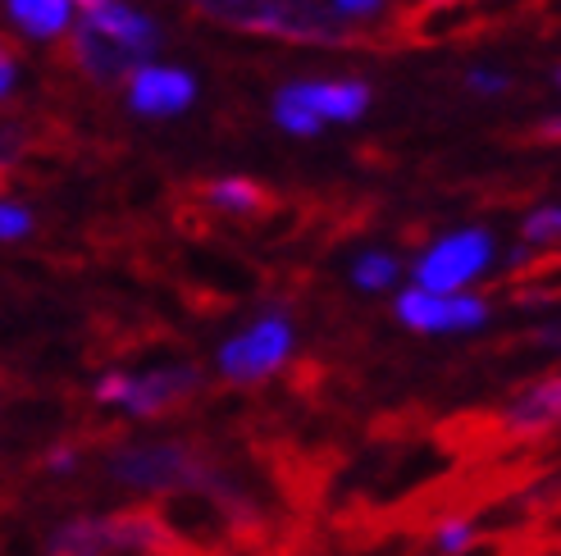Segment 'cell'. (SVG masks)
Segmentation results:
<instances>
[{"mask_svg": "<svg viewBox=\"0 0 561 556\" xmlns=\"http://www.w3.org/2000/svg\"><path fill=\"white\" fill-rule=\"evenodd\" d=\"M187 5L224 27H238V33H274L329 46H379L375 27H352L316 0H187Z\"/></svg>", "mask_w": 561, "mask_h": 556, "instance_id": "1", "label": "cell"}, {"mask_svg": "<svg viewBox=\"0 0 561 556\" xmlns=\"http://www.w3.org/2000/svg\"><path fill=\"white\" fill-rule=\"evenodd\" d=\"M110 475L128 488L147 493H206L215 497L224 484V470L196 442H151V448H128L110 461Z\"/></svg>", "mask_w": 561, "mask_h": 556, "instance_id": "2", "label": "cell"}, {"mask_svg": "<svg viewBox=\"0 0 561 556\" xmlns=\"http://www.w3.org/2000/svg\"><path fill=\"white\" fill-rule=\"evenodd\" d=\"M55 60L69 65V69L82 73V78L101 82V88H119V78H124V73H137V69H142L147 50H137V46H128V42H119V37L101 33V27L82 23L78 33H69V37L60 42Z\"/></svg>", "mask_w": 561, "mask_h": 556, "instance_id": "3", "label": "cell"}, {"mask_svg": "<svg viewBox=\"0 0 561 556\" xmlns=\"http://www.w3.org/2000/svg\"><path fill=\"white\" fill-rule=\"evenodd\" d=\"M288 351H293V328L278 315H270L256 328H247L242 338L224 343L219 370H224V379H233V383H256V379H265V374H274L278 366H284Z\"/></svg>", "mask_w": 561, "mask_h": 556, "instance_id": "4", "label": "cell"}, {"mask_svg": "<svg viewBox=\"0 0 561 556\" xmlns=\"http://www.w3.org/2000/svg\"><path fill=\"white\" fill-rule=\"evenodd\" d=\"M557 410H561V383H557V374L529 379L520 393L497 410V425H502L507 448H535V442H543L557 429Z\"/></svg>", "mask_w": 561, "mask_h": 556, "instance_id": "5", "label": "cell"}, {"mask_svg": "<svg viewBox=\"0 0 561 556\" xmlns=\"http://www.w3.org/2000/svg\"><path fill=\"white\" fill-rule=\"evenodd\" d=\"M489 252H493L489 233H457V238L438 242L434 252L420 260V288L434 292V297L457 292L461 283H470V278L489 265Z\"/></svg>", "mask_w": 561, "mask_h": 556, "instance_id": "6", "label": "cell"}, {"mask_svg": "<svg viewBox=\"0 0 561 556\" xmlns=\"http://www.w3.org/2000/svg\"><path fill=\"white\" fill-rule=\"evenodd\" d=\"M187 201H196L210 219L233 215V219H274L284 201L256 178H215V183H192Z\"/></svg>", "mask_w": 561, "mask_h": 556, "instance_id": "7", "label": "cell"}, {"mask_svg": "<svg viewBox=\"0 0 561 556\" xmlns=\"http://www.w3.org/2000/svg\"><path fill=\"white\" fill-rule=\"evenodd\" d=\"M196 393H202V374L192 366H170V370H151L142 379H128V393H124V406L133 415H170V410H183Z\"/></svg>", "mask_w": 561, "mask_h": 556, "instance_id": "8", "label": "cell"}, {"mask_svg": "<svg viewBox=\"0 0 561 556\" xmlns=\"http://www.w3.org/2000/svg\"><path fill=\"white\" fill-rule=\"evenodd\" d=\"M398 315L420 328V333H453V328H474L489 320V305L474 297H434V292H407L398 301Z\"/></svg>", "mask_w": 561, "mask_h": 556, "instance_id": "9", "label": "cell"}, {"mask_svg": "<svg viewBox=\"0 0 561 556\" xmlns=\"http://www.w3.org/2000/svg\"><path fill=\"white\" fill-rule=\"evenodd\" d=\"M128 96H133V109H142V115H179V109L196 96V82L183 69H151V65H142L133 73Z\"/></svg>", "mask_w": 561, "mask_h": 556, "instance_id": "10", "label": "cell"}, {"mask_svg": "<svg viewBox=\"0 0 561 556\" xmlns=\"http://www.w3.org/2000/svg\"><path fill=\"white\" fill-rule=\"evenodd\" d=\"M293 96L311 109L316 119H356L370 105V88L360 78L347 82H297Z\"/></svg>", "mask_w": 561, "mask_h": 556, "instance_id": "11", "label": "cell"}, {"mask_svg": "<svg viewBox=\"0 0 561 556\" xmlns=\"http://www.w3.org/2000/svg\"><path fill=\"white\" fill-rule=\"evenodd\" d=\"M92 27H101V33H110V37H119V42H128V46H137V50H156V23L151 19H142V14H133V10H124V5H101V10H92V19H88Z\"/></svg>", "mask_w": 561, "mask_h": 556, "instance_id": "12", "label": "cell"}, {"mask_svg": "<svg viewBox=\"0 0 561 556\" xmlns=\"http://www.w3.org/2000/svg\"><path fill=\"white\" fill-rule=\"evenodd\" d=\"M10 14L33 37H55L69 23V0H10Z\"/></svg>", "mask_w": 561, "mask_h": 556, "instance_id": "13", "label": "cell"}, {"mask_svg": "<svg viewBox=\"0 0 561 556\" xmlns=\"http://www.w3.org/2000/svg\"><path fill=\"white\" fill-rule=\"evenodd\" d=\"M274 119L284 124L288 132H301V137H316V132H320V119L293 96V88H288V92H278V101H274Z\"/></svg>", "mask_w": 561, "mask_h": 556, "instance_id": "14", "label": "cell"}, {"mask_svg": "<svg viewBox=\"0 0 561 556\" xmlns=\"http://www.w3.org/2000/svg\"><path fill=\"white\" fill-rule=\"evenodd\" d=\"M392 278H398V260H392V256L370 252V256H360V260H356V283H360V288L379 292V288L392 283Z\"/></svg>", "mask_w": 561, "mask_h": 556, "instance_id": "15", "label": "cell"}, {"mask_svg": "<svg viewBox=\"0 0 561 556\" xmlns=\"http://www.w3.org/2000/svg\"><path fill=\"white\" fill-rule=\"evenodd\" d=\"M557 233H561V215H557V206L525 219V242H557Z\"/></svg>", "mask_w": 561, "mask_h": 556, "instance_id": "16", "label": "cell"}, {"mask_svg": "<svg viewBox=\"0 0 561 556\" xmlns=\"http://www.w3.org/2000/svg\"><path fill=\"white\" fill-rule=\"evenodd\" d=\"M27 229H33V215L23 206H0V238H23Z\"/></svg>", "mask_w": 561, "mask_h": 556, "instance_id": "17", "label": "cell"}, {"mask_svg": "<svg viewBox=\"0 0 561 556\" xmlns=\"http://www.w3.org/2000/svg\"><path fill=\"white\" fill-rule=\"evenodd\" d=\"M333 10L343 19H370V14H383L388 0H333Z\"/></svg>", "mask_w": 561, "mask_h": 556, "instance_id": "18", "label": "cell"}, {"mask_svg": "<svg viewBox=\"0 0 561 556\" xmlns=\"http://www.w3.org/2000/svg\"><path fill=\"white\" fill-rule=\"evenodd\" d=\"M124 393H128V374H105L101 379V387H96V402H124Z\"/></svg>", "mask_w": 561, "mask_h": 556, "instance_id": "19", "label": "cell"}, {"mask_svg": "<svg viewBox=\"0 0 561 556\" xmlns=\"http://www.w3.org/2000/svg\"><path fill=\"white\" fill-rule=\"evenodd\" d=\"M470 88H474V92H507V78H493V73H470Z\"/></svg>", "mask_w": 561, "mask_h": 556, "instance_id": "20", "label": "cell"}, {"mask_svg": "<svg viewBox=\"0 0 561 556\" xmlns=\"http://www.w3.org/2000/svg\"><path fill=\"white\" fill-rule=\"evenodd\" d=\"M10 82H14V55H10V50H0V96L10 92Z\"/></svg>", "mask_w": 561, "mask_h": 556, "instance_id": "21", "label": "cell"}, {"mask_svg": "<svg viewBox=\"0 0 561 556\" xmlns=\"http://www.w3.org/2000/svg\"><path fill=\"white\" fill-rule=\"evenodd\" d=\"M78 5H88V10H101V5H110V0H78Z\"/></svg>", "mask_w": 561, "mask_h": 556, "instance_id": "22", "label": "cell"}, {"mask_svg": "<svg viewBox=\"0 0 561 556\" xmlns=\"http://www.w3.org/2000/svg\"><path fill=\"white\" fill-rule=\"evenodd\" d=\"M0 393H5V374H0Z\"/></svg>", "mask_w": 561, "mask_h": 556, "instance_id": "23", "label": "cell"}]
</instances>
